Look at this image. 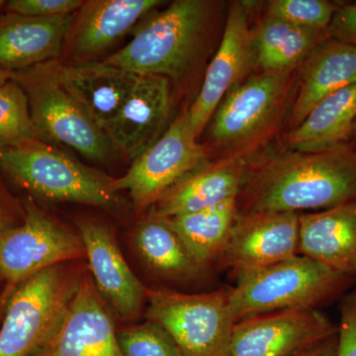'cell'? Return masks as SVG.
<instances>
[{
    "mask_svg": "<svg viewBox=\"0 0 356 356\" xmlns=\"http://www.w3.org/2000/svg\"><path fill=\"white\" fill-rule=\"evenodd\" d=\"M14 217H15V211H14L13 201L0 185V245L7 231L18 226L14 224Z\"/></svg>",
    "mask_w": 356,
    "mask_h": 356,
    "instance_id": "d6a6232c",
    "label": "cell"
},
{
    "mask_svg": "<svg viewBox=\"0 0 356 356\" xmlns=\"http://www.w3.org/2000/svg\"><path fill=\"white\" fill-rule=\"evenodd\" d=\"M56 67L65 88L102 128L123 106L139 79L138 74L104 62Z\"/></svg>",
    "mask_w": 356,
    "mask_h": 356,
    "instance_id": "44dd1931",
    "label": "cell"
},
{
    "mask_svg": "<svg viewBox=\"0 0 356 356\" xmlns=\"http://www.w3.org/2000/svg\"><path fill=\"white\" fill-rule=\"evenodd\" d=\"M56 65L13 72L27 95L35 126L44 142L55 140L91 161L108 163L117 154L111 142L60 83Z\"/></svg>",
    "mask_w": 356,
    "mask_h": 356,
    "instance_id": "ba28073f",
    "label": "cell"
},
{
    "mask_svg": "<svg viewBox=\"0 0 356 356\" xmlns=\"http://www.w3.org/2000/svg\"><path fill=\"white\" fill-rule=\"evenodd\" d=\"M299 254L356 280V201L300 214Z\"/></svg>",
    "mask_w": 356,
    "mask_h": 356,
    "instance_id": "ac0fdd59",
    "label": "cell"
},
{
    "mask_svg": "<svg viewBox=\"0 0 356 356\" xmlns=\"http://www.w3.org/2000/svg\"><path fill=\"white\" fill-rule=\"evenodd\" d=\"M327 37V31L305 29L266 16L252 30L254 60L262 72H293Z\"/></svg>",
    "mask_w": 356,
    "mask_h": 356,
    "instance_id": "d4e9b609",
    "label": "cell"
},
{
    "mask_svg": "<svg viewBox=\"0 0 356 356\" xmlns=\"http://www.w3.org/2000/svg\"><path fill=\"white\" fill-rule=\"evenodd\" d=\"M299 215L262 212L238 215L217 264L234 277L299 254Z\"/></svg>",
    "mask_w": 356,
    "mask_h": 356,
    "instance_id": "7c38bea8",
    "label": "cell"
},
{
    "mask_svg": "<svg viewBox=\"0 0 356 356\" xmlns=\"http://www.w3.org/2000/svg\"><path fill=\"white\" fill-rule=\"evenodd\" d=\"M350 143L356 146V119L355 123H353V129H351Z\"/></svg>",
    "mask_w": 356,
    "mask_h": 356,
    "instance_id": "d590c367",
    "label": "cell"
},
{
    "mask_svg": "<svg viewBox=\"0 0 356 356\" xmlns=\"http://www.w3.org/2000/svg\"><path fill=\"white\" fill-rule=\"evenodd\" d=\"M91 277L112 313L124 322L139 317L147 288L128 266L111 228L92 219L77 222Z\"/></svg>",
    "mask_w": 356,
    "mask_h": 356,
    "instance_id": "9a60e30c",
    "label": "cell"
},
{
    "mask_svg": "<svg viewBox=\"0 0 356 356\" xmlns=\"http://www.w3.org/2000/svg\"><path fill=\"white\" fill-rule=\"evenodd\" d=\"M30 356H123L113 315L89 270L56 331Z\"/></svg>",
    "mask_w": 356,
    "mask_h": 356,
    "instance_id": "4fadbf2b",
    "label": "cell"
},
{
    "mask_svg": "<svg viewBox=\"0 0 356 356\" xmlns=\"http://www.w3.org/2000/svg\"><path fill=\"white\" fill-rule=\"evenodd\" d=\"M76 17V13L46 18L8 13L0 17V69L15 72L55 62Z\"/></svg>",
    "mask_w": 356,
    "mask_h": 356,
    "instance_id": "e0dca14e",
    "label": "cell"
},
{
    "mask_svg": "<svg viewBox=\"0 0 356 356\" xmlns=\"http://www.w3.org/2000/svg\"><path fill=\"white\" fill-rule=\"evenodd\" d=\"M6 1H3V0H0V8H1V7L6 6Z\"/></svg>",
    "mask_w": 356,
    "mask_h": 356,
    "instance_id": "8d00e7d4",
    "label": "cell"
},
{
    "mask_svg": "<svg viewBox=\"0 0 356 356\" xmlns=\"http://www.w3.org/2000/svg\"><path fill=\"white\" fill-rule=\"evenodd\" d=\"M11 77H13V72L0 69V88H2L7 81H10Z\"/></svg>",
    "mask_w": 356,
    "mask_h": 356,
    "instance_id": "e575fe53",
    "label": "cell"
},
{
    "mask_svg": "<svg viewBox=\"0 0 356 356\" xmlns=\"http://www.w3.org/2000/svg\"><path fill=\"white\" fill-rule=\"evenodd\" d=\"M39 140L44 142L32 120L27 95L11 77L0 88V149H16Z\"/></svg>",
    "mask_w": 356,
    "mask_h": 356,
    "instance_id": "4316f807",
    "label": "cell"
},
{
    "mask_svg": "<svg viewBox=\"0 0 356 356\" xmlns=\"http://www.w3.org/2000/svg\"><path fill=\"white\" fill-rule=\"evenodd\" d=\"M356 201V146L286 152L248 163L238 215L325 210Z\"/></svg>",
    "mask_w": 356,
    "mask_h": 356,
    "instance_id": "6da1fadb",
    "label": "cell"
},
{
    "mask_svg": "<svg viewBox=\"0 0 356 356\" xmlns=\"http://www.w3.org/2000/svg\"><path fill=\"white\" fill-rule=\"evenodd\" d=\"M339 2L327 0H273L268 3L266 16L286 21L300 28L327 31Z\"/></svg>",
    "mask_w": 356,
    "mask_h": 356,
    "instance_id": "f1b7e54d",
    "label": "cell"
},
{
    "mask_svg": "<svg viewBox=\"0 0 356 356\" xmlns=\"http://www.w3.org/2000/svg\"><path fill=\"white\" fill-rule=\"evenodd\" d=\"M339 332L320 310L262 314L236 323L229 356H296Z\"/></svg>",
    "mask_w": 356,
    "mask_h": 356,
    "instance_id": "8fae6325",
    "label": "cell"
},
{
    "mask_svg": "<svg viewBox=\"0 0 356 356\" xmlns=\"http://www.w3.org/2000/svg\"><path fill=\"white\" fill-rule=\"evenodd\" d=\"M238 214L236 199H233L208 209L163 219L199 266L209 271L217 264Z\"/></svg>",
    "mask_w": 356,
    "mask_h": 356,
    "instance_id": "484cf974",
    "label": "cell"
},
{
    "mask_svg": "<svg viewBox=\"0 0 356 356\" xmlns=\"http://www.w3.org/2000/svg\"><path fill=\"white\" fill-rule=\"evenodd\" d=\"M299 67L291 114L295 127L327 96L356 83V46L327 37Z\"/></svg>",
    "mask_w": 356,
    "mask_h": 356,
    "instance_id": "ffe728a7",
    "label": "cell"
},
{
    "mask_svg": "<svg viewBox=\"0 0 356 356\" xmlns=\"http://www.w3.org/2000/svg\"><path fill=\"white\" fill-rule=\"evenodd\" d=\"M356 119V83L318 103L288 135L291 151L320 152L350 143Z\"/></svg>",
    "mask_w": 356,
    "mask_h": 356,
    "instance_id": "603a6c76",
    "label": "cell"
},
{
    "mask_svg": "<svg viewBox=\"0 0 356 356\" xmlns=\"http://www.w3.org/2000/svg\"><path fill=\"white\" fill-rule=\"evenodd\" d=\"M329 38L356 46V3L341 4L327 29Z\"/></svg>",
    "mask_w": 356,
    "mask_h": 356,
    "instance_id": "1f68e13d",
    "label": "cell"
},
{
    "mask_svg": "<svg viewBox=\"0 0 356 356\" xmlns=\"http://www.w3.org/2000/svg\"><path fill=\"white\" fill-rule=\"evenodd\" d=\"M0 168L39 198L106 210L122 205L115 178L83 165L48 143L39 140L16 149H0Z\"/></svg>",
    "mask_w": 356,
    "mask_h": 356,
    "instance_id": "5b68a950",
    "label": "cell"
},
{
    "mask_svg": "<svg viewBox=\"0 0 356 356\" xmlns=\"http://www.w3.org/2000/svg\"><path fill=\"white\" fill-rule=\"evenodd\" d=\"M229 300L236 322L286 310H320L341 299L356 280L304 255L235 277Z\"/></svg>",
    "mask_w": 356,
    "mask_h": 356,
    "instance_id": "7a4b0ae2",
    "label": "cell"
},
{
    "mask_svg": "<svg viewBox=\"0 0 356 356\" xmlns=\"http://www.w3.org/2000/svg\"><path fill=\"white\" fill-rule=\"evenodd\" d=\"M245 159H220L184 178L154 204L153 212L172 218L208 209L236 199L247 172Z\"/></svg>",
    "mask_w": 356,
    "mask_h": 356,
    "instance_id": "d6986e66",
    "label": "cell"
},
{
    "mask_svg": "<svg viewBox=\"0 0 356 356\" xmlns=\"http://www.w3.org/2000/svg\"><path fill=\"white\" fill-rule=\"evenodd\" d=\"M254 60L252 30L243 2L231 4L221 43L211 60L197 97L187 110L189 124L200 137L220 103L236 86Z\"/></svg>",
    "mask_w": 356,
    "mask_h": 356,
    "instance_id": "5bb4252c",
    "label": "cell"
},
{
    "mask_svg": "<svg viewBox=\"0 0 356 356\" xmlns=\"http://www.w3.org/2000/svg\"><path fill=\"white\" fill-rule=\"evenodd\" d=\"M117 341L123 356H182L168 331L149 320L117 330Z\"/></svg>",
    "mask_w": 356,
    "mask_h": 356,
    "instance_id": "83f0119b",
    "label": "cell"
},
{
    "mask_svg": "<svg viewBox=\"0 0 356 356\" xmlns=\"http://www.w3.org/2000/svg\"><path fill=\"white\" fill-rule=\"evenodd\" d=\"M211 7L204 0L173 1L124 48L103 62L138 76L181 79L202 46L212 15Z\"/></svg>",
    "mask_w": 356,
    "mask_h": 356,
    "instance_id": "3957f363",
    "label": "cell"
},
{
    "mask_svg": "<svg viewBox=\"0 0 356 356\" xmlns=\"http://www.w3.org/2000/svg\"><path fill=\"white\" fill-rule=\"evenodd\" d=\"M83 261L44 269L14 290L0 324V356H30L46 343L88 270Z\"/></svg>",
    "mask_w": 356,
    "mask_h": 356,
    "instance_id": "277c9868",
    "label": "cell"
},
{
    "mask_svg": "<svg viewBox=\"0 0 356 356\" xmlns=\"http://www.w3.org/2000/svg\"><path fill=\"white\" fill-rule=\"evenodd\" d=\"M83 3L81 0H11L6 6L8 13L46 18L76 13Z\"/></svg>",
    "mask_w": 356,
    "mask_h": 356,
    "instance_id": "f546056e",
    "label": "cell"
},
{
    "mask_svg": "<svg viewBox=\"0 0 356 356\" xmlns=\"http://www.w3.org/2000/svg\"><path fill=\"white\" fill-rule=\"evenodd\" d=\"M170 79L161 76H139L123 106L103 126L117 154L135 161L168 127Z\"/></svg>",
    "mask_w": 356,
    "mask_h": 356,
    "instance_id": "2e32d148",
    "label": "cell"
},
{
    "mask_svg": "<svg viewBox=\"0 0 356 356\" xmlns=\"http://www.w3.org/2000/svg\"><path fill=\"white\" fill-rule=\"evenodd\" d=\"M296 81L293 72H261L229 91L211 118V140L224 154L221 159H245L266 140L285 111Z\"/></svg>",
    "mask_w": 356,
    "mask_h": 356,
    "instance_id": "8992f818",
    "label": "cell"
},
{
    "mask_svg": "<svg viewBox=\"0 0 356 356\" xmlns=\"http://www.w3.org/2000/svg\"><path fill=\"white\" fill-rule=\"evenodd\" d=\"M207 158V152L199 144L184 110L134 161L123 177L115 178L114 186L118 192L127 191L138 210L146 209L184 178L205 165Z\"/></svg>",
    "mask_w": 356,
    "mask_h": 356,
    "instance_id": "30bf717a",
    "label": "cell"
},
{
    "mask_svg": "<svg viewBox=\"0 0 356 356\" xmlns=\"http://www.w3.org/2000/svg\"><path fill=\"white\" fill-rule=\"evenodd\" d=\"M337 356H356V285L341 298Z\"/></svg>",
    "mask_w": 356,
    "mask_h": 356,
    "instance_id": "4dcf8cb0",
    "label": "cell"
},
{
    "mask_svg": "<svg viewBox=\"0 0 356 356\" xmlns=\"http://www.w3.org/2000/svg\"><path fill=\"white\" fill-rule=\"evenodd\" d=\"M337 346H339V332L327 341H323L322 343L314 346L311 350L296 356H337Z\"/></svg>",
    "mask_w": 356,
    "mask_h": 356,
    "instance_id": "836d02e7",
    "label": "cell"
},
{
    "mask_svg": "<svg viewBox=\"0 0 356 356\" xmlns=\"http://www.w3.org/2000/svg\"><path fill=\"white\" fill-rule=\"evenodd\" d=\"M159 0H92L84 2L72 30V51L77 57L95 55L121 38Z\"/></svg>",
    "mask_w": 356,
    "mask_h": 356,
    "instance_id": "7402d4cb",
    "label": "cell"
},
{
    "mask_svg": "<svg viewBox=\"0 0 356 356\" xmlns=\"http://www.w3.org/2000/svg\"><path fill=\"white\" fill-rule=\"evenodd\" d=\"M147 320L168 331L182 356H229L236 321L229 287L200 294L147 289Z\"/></svg>",
    "mask_w": 356,
    "mask_h": 356,
    "instance_id": "52a82bcc",
    "label": "cell"
},
{
    "mask_svg": "<svg viewBox=\"0 0 356 356\" xmlns=\"http://www.w3.org/2000/svg\"><path fill=\"white\" fill-rule=\"evenodd\" d=\"M135 245L147 268L165 280L191 282L209 273L199 266L168 222L154 212L138 225Z\"/></svg>",
    "mask_w": 356,
    "mask_h": 356,
    "instance_id": "cb8c5ba5",
    "label": "cell"
},
{
    "mask_svg": "<svg viewBox=\"0 0 356 356\" xmlns=\"http://www.w3.org/2000/svg\"><path fill=\"white\" fill-rule=\"evenodd\" d=\"M86 261L81 236L48 216L31 201L25 204L24 218L7 231L0 245V295L4 312L11 294L32 276L65 262Z\"/></svg>",
    "mask_w": 356,
    "mask_h": 356,
    "instance_id": "9c48e42d",
    "label": "cell"
}]
</instances>
